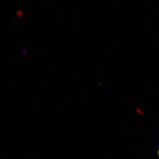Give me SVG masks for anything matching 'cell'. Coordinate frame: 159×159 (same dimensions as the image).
Instances as JSON below:
<instances>
[{"mask_svg":"<svg viewBox=\"0 0 159 159\" xmlns=\"http://www.w3.org/2000/svg\"><path fill=\"white\" fill-rule=\"evenodd\" d=\"M16 14H17V17L18 18H20V19H23V18L25 17L24 12L22 10H17Z\"/></svg>","mask_w":159,"mask_h":159,"instance_id":"6da1fadb","label":"cell"},{"mask_svg":"<svg viewBox=\"0 0 159 159\" xmlns=\"http://www.w3.org/2000/svg\"><path fill=\"white\" fill-rule=\"evenodd\" d=\"M21 52L24 55H25V56H28V54H27V52L26 51V50H22Z\"/></svg>","mask_w":159,"mask_h":159,"instance_id":"7a4b0ae2","label":"cell"},{"mask_svg":"<svg viewBox=\"0 0 159 159\" xmlns=\"http://www.w3.org/2000/svg\"><path fill=\"white\" fill-rule=\"evenodd\" d=\"M157 153H158V156H159V148H158V151H157Z\"/></svg>","mask_w":159,"mask_h":159,"instance_id":"3957f363","label":"cell"}]
</instances>
